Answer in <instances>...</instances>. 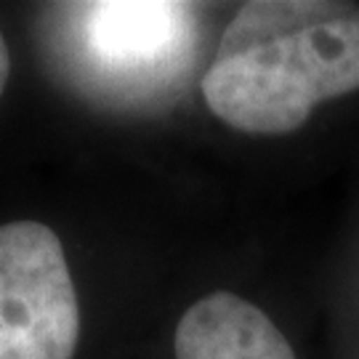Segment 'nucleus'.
Here are the masks:
<instances>
[{"instance_id":"1","label":"nucleus","mask_w":359,"mask_h":359,"mask_svg":"<svg viewBox=\"0 0 359 359\" xmlns=\"http://www.w3.org/2000/svg\"><path fill=\"white\" fill-rule=\"evenodd\" d=\"M359 90V6L253 0L240 6L203 75L208 109L229 128L280 136L322 102Z\"/></svg>"},{"instance_id":"2","label":"nucleus","mask_w":359,"mask_h":359,"mask_svg":"<svg viewBox=\"0 0 359 359\" xmlns=\"http://www.w3.org/2000/svg\"><path fill=\"white\" fill-rule=\"evenodd\" d=\"M48 43L65 77L93 102L128 109L163 99L187 75L197 46V6L168 0L62 3Z\"/></svg>"},{"instance_id":"3","label":"nucleus","mask_w":359,"mask_h":359,"mask_svg":"<svg viewBox=\"0 0 359 359\" xmlns=\"http://www.w3.org/2000/svg\"><path fill=\"white\" fill-rule=\"evenodd\" d=\"M80 304L56 231L40 221L0 226V359H72Z\"/></svg>"},{"instance_id":"4","label":"nucleus","mask_w":359,"mask_h":359,"mask_svg":"<svg viewBox=\"0 0 359 359\" xmlns=\"http://www.w3.org/2000/svg\"><path fill=\"white\" fill-rule=\"evenodd\" d=\"M176 359H295L283 330L245 298L216 290L184 311Z\"/></svg>"},{"instance_id":"5","label":"nucleus","mask_w":359,"mask_h":359,"mask_svg":"<svg viewBox=\"0 0 359 359\" xmlns=\"http://www.w3.org/2000/svg\"><path fill=\"white\" fill-rule=\"evenodd\" d=\"M8 75H11V56H8V46H6V40H3V32H0V96H3V90H6Z\"/></svg>"}]
</instances>
